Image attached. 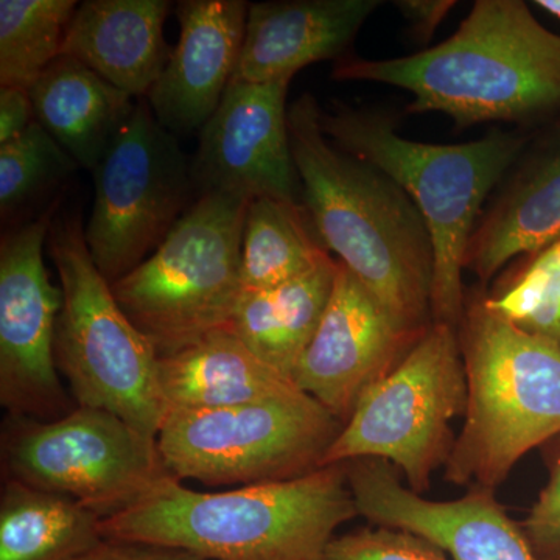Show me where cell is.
Wrapping results in <instances>:
<instances>
[{
	"label": "cell",
	"instance_id": "cell-1",
	"mask_svg": "<svg viewBox=\"0 0 560 560\" xmlns=\"http://www.w3.org/2000/svg\"><path fill=\"white\" fill-rule=\"evenodd\" d=\"M331 79L408 91V113L445 114L458 128L533 127L560 113V36L522 0H477L451 38L389 60L346 55Z\"/></svg>",
	"mask_w": 560,
	"mask_h": 560
},
{
	"label": "cell",
	"instance_id": "cell-2",
	"mask_svg": "<svg viewBox=\"0 0 560 560\" xmlns=\"http://www.w3.org/2000/svg\"><path fill=\"white\" fill-rule=\"evenodd\" d=\"M320 106L304 92L289 108L302 205L329 253L408 329L431 319L434 249L422 213L399 184L324 135Z\"/></svg>",
	"mask_w": 560,
	"mask_h": 560
},
{
	"label": "cell",
	"instance_id": "cell-3",
	"mask_svg": "<svg viewBox=\"0 0 560 560\" xmlns=\"http://www.w3.org/2000/svg\"><path fill=\"white\" fill-rule=\"evenodd\" d=\"M359 515L346 466L334 464L226 492H198L171 480L102 521V533L206 560H323L337 529Z\"/></svg>",
	"mask_w": 560,
	"mask_h": 560
},
{
	"label": "cell",
	"instance_id": "cell-4",
	"mask_svg": "<svg viewBox=\"0 0 560 560\" xmlns=\"http://www.w3.org/2000/svg\"><path fill=\"white\" fill-rule=\"evenodd\" d=\"M319 121L337 149L386 173L416 202L433 241L431 319L458 329L466 311L463 271L471 234L525 149V135L495 130L452 145L418 142L400 136L396 120L383 110L346 103L320 108Z\"/></svg>",
	"mask_w": 560,
	"mask_h": 560
},
{
	"label": "cell",
	"instance_id": "cell-5",
	"mask_svg": "<svg viewBox=\"0 0 560 560\" xmlns=\"http://www.w3.org/2000/svg\"><path fill=\"white\" fill-rule=\"evenodd\" d=\"M467 408L445 480L500 488L518 460L560 434V349L493 311L474 291L458 327Z\"/></svg>",
	"mask_w": 560,
	"mask_h": 560
},
{
	"label": "cell",
	"instance_id": "cell-6",
	"mask_svg": "<svg viewBox=\"0 0 560 560\" xmlns=\"http://www.w3.org/2000/svg\"><path fill=\"white\" fill-rule=\"evenodd\" d=\"M47 248L62 290L55 361L70 396L79 407L114 412L158 436L168 412L160 357L95 267L80 217H55Z\"/></svg>",
	"mask_w": 560,
	"mask_h": 560
},
{
	"label": "cell",
	"instance_id": "cell-7",
	"mask_svg": "<svg viewBox=\"0 0 560 560\" xmlns=\"http://www.w3.org/2000/svg\"><path fill=\"white\" fill-rule=\"evenodd\" d=\"M248 206L237 195H200L160 248L110 285L160 359L230 327L242 294Z\"/></svg>",
	"mask_w": 560,
	"mask_h": 560
},
{
	"label": "cell",
	"instance_id": "cell-8",
	"mask_svg": "<svg viewBox=\"0 0 560 560\" xmlns=\"http://www.w3.org/2000/svg\"><path fill=\"white\" fill-rule=\"evenodd\" d=\"M3 478L77 501L105 521L176 480L158 436L114 412L77 405L65 418L7 415Z\"/></svg>",
	"mask_w": 560,
	"mask_h": 560
},
{
	"label": "cell",
	"instance_id": "cell-9",
	"mask_svg": "<svg viewBox=\"0 0 560 560\" xmlns=\"http://www.w3.org/2000/svg\"><path fill=\"white\" fill-rule=\"evenodd\" d=\"M467 381L458 329L431 323L410 352L372 386L327 452L323 467L381 459L423 495L445 467L466 415Z\"/></svg>",
	"mask_w": 560,
	"mask_h": 560
},
{
	"label": "cell",
	"instance_id": "cell-10",
	"mask_svg": "<svg viewBox=\"0 0 560 560\" xmlns=\"http://www.w3.org/2000/svg\"><path fill=\"white\" fill-rule=\"evenodd\" d=\"M342 427L300 393L224 410L171 411L158 442L176 480L242 488L320 469Z\"/></svg>",
	"mask_w": 560,
	"mask_h": 560
},
{
	"label": "cell",
	"instance_id": "cell-11",
	"mask_svg": "<svg viewBox=\"0 0 560 560\" xmlns=\"http://www.w3.org/2000/svg\"><path fill=\"white\" fill-rule=\"evenodd\" d=\"M92 176L94 205L84 237L95 267L113 285L160 248L197 200L191 161L142 97Z\"/></svg>",
	"mask_w": 560,
	"mask_h": 560
},
{
	"label": "cell",
	"instance_id": "cell-12",
	"mask_svg": "<svg viewBox=\"0 0 560 560\" xmlns=\"http://www.w3.org/2000/svg\"><path fill=\"white\" fill-rule=\"evenodd\" d=\"M60 205L55 198L0 243V405L7 415L57 420L77 407L55 361L62 290L44 264Z\"/></svg>",
	"mask_w": 560,
	"mask_h": 560
},
{
	"label": "cell",
	"instance_id": "cell-13",
	"mask_svg": "<svg viewBox=\"0 0 560 560\" xmlns=\"http://www.w3.org/2000/svg\"><path fill=\"white\" fill-rule=\"evenodd\" d=\"M290 81L232 80L201 128L191 158L197 198L230 194L302 205V184L291 150L287 94Z\"/></svg>",
	"mask_w": 560,
	"mask_h": 560
},
{
	"label": "cell",
	"instance_id": "cell-14",
	"mask_svg": "<svg viewBox=\"0 0 560 560\" xmlns=\"http://www.w3.org/2000/svg\"><path fill=\"white\" fill-rule=\"evenodd\" d=\"M422 335L394 318L338 260L329 305L291 381L346 423L364 394L396 370Z\"/></svg>",
	"mask_w": 560,
	"mask_h": 560
},
{
	"label": "cell",
	"instance_id": "cell-15",
	"mask_svg": "<svg viewBox=\"0 0 560 560\" xmlns=\"http://www.w3.org/2000/svg\"><path fill=\"white\" fill-rule=\"evenodd\" d=\"M345 466L360 517L372 525L418 534L452 560H539L493 490L429 500L408 489L386 460L355 459Z\"/></svg>",
	"mask_w": 560,
	"mask_h": 560
},
{
	"label": "cell",
	"instance_id": "cell-16",
	"mask_svg": "<svg viewBox=\"0 0 560 560\" xmlns=\"http://www.w3.org/2000/svg\"><path fill=\"white\" fill-rule=\"evenodd\" d=\"M249 3L183 0L176 5L179 39L147 95L154 117L175 136L201 131L237 70Z\"/></svg>",
	"mask_w": 560,
	"mask_h": 560
},
{
	"label": "cell",
	"instance_id": "cell-17",
	"mask_svg": "<svg viewBox=\"0 0 560 560\" xmlns=\"http://www.w3.org/2000/svg\"><path fill=\"white\" fill-rule=\"evenodd\" d=\"M560 238V113L526 142L490 197L467 248L464 270L486 285L512 260Z\"/></svg>",
	"mask_w": 560,
	"mask_h": 560
},
{
	"label": "cell",
	"instance_id": "cell-18",
	"mask_svg": "<svg viewBox=\"0 0 560 560\" xmlns=\"http://www.w3.org/2000/svg\"><path fill=\"white\" fill-rule=\"evenodd\" d=\"M381 0L249 3L241 61L232 80L290 81L313 62L341 60Z\"/></svg>",
	"mask_w": 560,
	"mask_h": 560
},
{
	"label": "cell",
	"instance_id": "cell-19",
	"mask_svg": "<svg viewBox=\"0 0 560 560\" xmlns=\"http://www.w3.org/2000/svg\"><path fill=\"white\" fill-rule=\"evenodd\" d=\"M171 10L167 0H86L73 13L61 55L131 97H147L171 58L164 39Z\"/></svg>",
	"mask_w": 560,
	"mask_h": 560
},
{
	"label": "cell",
	"instance_id": "cell-20",
	"mask_svg": "<svg viewBox=\"0 0 560 560\" xmlns=\"http://www.w3.org/2000/svg\"><path fill=\"white\" fill-rule=\"evenodd\" d=\"M160 385L168 412L224 410L302 393L231 329L160 359Z\"/></svg>",
	"mask_w": 560,
	"mask_h": 560
},
{
	"label": "cell",
	"instance_id": "cell-21",
	"mask_svg": "<svg viewBox=\"0 0 560 560\" xmlns=\"http://www.w3.org/2000/svg\"><path fill=\"white\" fill-rule=\"evenodd\" d=\"M35 120L84 171H94L135 113L138 98L61 55L31 88Z\"/></svg>",
	"mask_w": 560,
	"mask_h": 560
},
{
	"label": "cell",
	"instance_id": "cell-22",
	"mask_svg": "<svg viewBox=\"0 0 560 560\" xmlns=\"http://www.w3.org/2000/svg\"><path fill=\"white\" fill-rule=\"evenodd\" d=\"M338 259L329 257L300 278L242 293L231 329L259 359L291 378L334 293Z\"/></svg>",
	"mask_w": 560,
	"mask_h": 560
},
{
	"label": "cell",
	"instance_id": "cell-23",
	"mask_svg": "<svg viewBox=\"0 0 560 560\" xmlns=\"http://www.w3.org/2000/svg\"><path fill=\"white\" fill-rule=\"evenodd\" d=\"M105 540L102 518L77 501L3 478L0 560H75Z\"/></svg>",
	"mask_w": 560,
	"mask_h": 560
},
{
	"label": "cell",
	"instance_id": "cell-24",
	"mask_svg": "<svg viewBox=\"0 0 560 560\" xmlns=\"http://www.w3.org/2000/svg\"><path fill=\"white\" fill-rule=\"evenodd\" d=\"M304 205L250 200L242 243V293L275 289L329 259Z\"/></svg>",
	"mask_w": 560,
	"mask_h": 560
},
{
	"label": "cell",
	"instance_id": "cell-25",
	"mask_svg": "<svg viewBox=\"0 0 560 560\" xmlns=\"http://www.w3.org/2000/svg\"><path fill=\"white\" fill-rule=\"evenodd\" d=\"M75 0H0V88L31 91L61 57Z\"/></svg>",
	"mask_w": 560,
	"mask_h": 560
},
{
	"label": "cell",
	"instance_id": "cell-26",
	"mask_svg": "<svg viewBox=\"0 0 560 560\" xmlns=\"http://www.w3.org/2000/svg\"><path fill=\"white\" fill-rule=\"evenodd\" d=\"M485 296L493 311L518 329L560 349V238L515 259Z\"/></svg>",
	"mask_w": 560,
	"mask_h": 560
},
{
	"label": "cell",
	"instance_id": "cell-27",
	"mask_svg": "<svg viewBox=\"0 0 560 560\" xmlns=\"http://www.w3.org/2000/svg\"><path fill=\"white\" fill-rule=\"evenodd\" d=\"M79 168L68 151L38 121H33L20 138L0 145V213L3 221L57 190Z\"/></svg>",
	"mask_w": 560,
	"mask_h": 560
},
{
	"label": "cell",
	"instance_id": "cell-28",
	"mask_svg": "<svg viewBox=\"0 0 560 560\" xmlns=\"http://www.w3.org/2000/svg\"><path fill=\"white\" fill-rule=\"evenodd\" d=\"M323 560H452L433 541L408 530L377 526L335 537Z\"/></svg>",
	"mask_w": 560,
	"mask_h": 560
},
{
	"label": "cell",
	"instance_id": "cell-29",
	"mask_svg": "<svg viewBox=\"0 0 560 560\" xmlns=\"http://www.w3.org/2000/svg\"><path fill=\"white\" fill-rule=\"evenodd\" d=\"M548 481L521 528L539 560H560V434L540 447Z\"/></svg>",
	"mask_w": 560,
	"mask_h": 560
},
{
	"label": "cell",
	"instance_id": "cell-30",
	"mask_svg": "<svg viewBox=\"0 0 560 560\" xmlns=\"http://www.w3.org/2000/svg\"><path fill=\"white\" fill-rule=\"evenodd\" d=\"M394 7L407 21L410 33L419 43L427 44L434 32L455 9V0H396Z\"/></svg>",
	"mask_w": 560,
	"mask_h": 560
},
{
	"label": "cell",
	"instance_id": "cell-31",
	"mask_svg": "<svg viewBox=\"0 0 560 560\" xmlns=\"http://www.w3.org/2000/svg\"><path fill=\"white\" fill-rule=\"evenodd\" d=\"M75 560H206L190 552L138 541L105 539Z\"/></svg>",
	"mask_w": 560,
	"mask_h": 560
},
{
	"label": "cell",
	"instance_id": "cell-32",
	"mask_svg": "<svg viewBox=\"0 0 560 560\" xmlns=\"http://www.w3.org/2000/svg\"><path fill=\"white\" fill-rule=\"evenodd\" d=\"M35 121L31 91L0 88V145L20 138Z\"/></svg>",
	"mask_w": 560,
	"mask_h": 560
},
{
	"label": "cell",
	"instance_id": "cell-33",
	"mask_svg": "<svg viewBox=\"0 0 560 560\" xmlns=\"http://www.w3.org/2000/svg\"><path fill=\"white\" fill-rule=\"evenodd\" d=\"M536 5L560 20V0H537Z\"/></svg>",
	"mask_w": 560,
	"mask_h": 560
}]
</instances>
